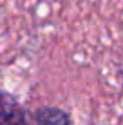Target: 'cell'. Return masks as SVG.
Returning <instances> with one entry per match:
<instances>
[{"mask_svg":"<svg viewBox=\"0 0 123 125\" xmlns=\"http://www.w3.org/2000/svg\"><path fill=\"white\" fill-rule=\"evenodd\" d=\"M27 122H29V113L18 102V98L0 89V125H16Z\"/></svg>","mask_w":123,"mask_h":125,"instance_id":"1","label":"cell"},{"mask_svg":"<svg viewBox=\"0 0 123 125\" xmlns=\"http://www.w3.org/2000/svg\"><path fill=\"white\" fill-rule=\"evenodd\" d=\"M35 125H73L67 111L54 105H42L33 113Z\"/></svg>","mask_w":123,"mask_h":125,"instance_id":"2","label":"cell"},{"mask_svg":"<svg viewBox=\"0 0 123 125\" xmlns=\"http://www.w3.org/2000/svg\"><path fill=\"white\" fill-rule=\"evenodd\" d=\"M16 125H31V123H29V122H27V123H16Z\"/></svg>","mask_w":123,"mask_h":125,"instance_id":"3","label":"cell"}]
</instances>
